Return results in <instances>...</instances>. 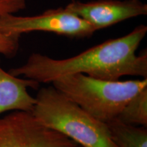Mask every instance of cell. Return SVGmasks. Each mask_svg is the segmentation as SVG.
Instances as JSON below:
<instances>
[{
    "instance_id": "obj_1",
    "label": "cell",
    "mask_w": 147,
    "mask_h": 147,
    "mask_svg": "<svg viewBox=\"0 0 147 147\" xmlns=\"http://www.w3.org/2000/svg\"><path fill=\"white\" fill-rule=\"evenodd\" d=\"M146 32V25H140L125 36L108 40L63 59L34 53L24 65L11 69L9 72L39 83L52 82L61 77L75 74L107 80H118L124 76L147 78L146 51L136 55Z\"/></svg>"
},
{
    "instance_id": "obj_2",
    "label": "cell",
    "mask_w": 147,
    "mask_h": 147,
    "mask_svg": "<svg viewBox=\"0 0 147 147\" xmlns=\"http://www.w3.org/2000/svg\"><path fill=\"white\" fill-rule=\"evenodd\" d=\"M32 114L47 127L83 147H117L107 124L92 117L53 86L38 91Z\"/></svg>"
},
{
    "instance_id": "obj_3",
    "label": "cell",
    "mask_w": 147,
    "mask_h": 147,
    "mask_svg": "<svg viewBox=\"0 0 147 147\" xmlns=\"http://www.w3.org/2000/svg\"><path fill=\"white\" fill-rule=\"evenodd\" d=\"M51 83L92 117L108 123L117 118L132 97L147 88V78L120 81L75 74Z\"/></svg>"
},
{
    "instance_id": "obj_4",
    "label": "cell",
    "mask_w": 147,
    "mask_h": 147,
    "mask_svg": "<svg viewBox=\"0 0 147 147\" xmlns=\"http://www.w3.org/2000/svg\"><path fill=\"white\" fill-rule=\"evenodd\" d=\"M0 30L20 35L32 32H47L74 38L91 37L96 29L65 8L49 9L39 15L0 16Z\"/></svg>"
},
{
    "instance_id": "obj_5",
    "label": "cell",
    "mask_w": 147,
    "mask_h": 147,
    "mask_svg": "<svg viewBox=\"0 0 147 147\" xmlns=\"http://www.w3.org/2000/svg\"><path fill=\"white\" fill-rule=\"evenodd\" d=\"M77 144L42 124L32 112L0 117V147H73Z\"/></svg>"
},
{
    "instance_id": "obj_6",
    "label": "cell",
    "mask_w": 147,
    "mask_h": 147,
    "mask_svg": "<svg viewBox=\"0 0 147 147\" xmlns=\"http://www.w3.org/2000/svg\"><path fill=\"white\" fill-rule=\"evenodd\" d=\"M65 8L91 24L97 31L147 14V5L140 0H95L87 2L72 0Z\"/></svg>"
},
{
    "instance_id": "obj_7",
    "label": "cell",
    "mask_w": 147,
    "mask_h": 147,
    "mask_svg": "<svg viewBox=\"0 0 147 147\" xmlns=\"http://www.w3.org/2000/svg\"><path fill=\"white\" fill-rule=\"evenodd\" d=\"M39 84L32 79L13 76L0 65V115L15 110L32 112L36 99L30 95L27 88L36 89Z\"/></svg>"
},
{
    "instance_id": "obj_8",
    "label": "cell",
    "mask_w": 147,
    "mask_h": 147,
    "mask_svg": "<svg viewBox=\"0 0 147 147\" xmlns=\"http://www.w3.org/2000/svg\"><path fill=\"white\" fill-rule=\"evenodd\" d=\"M106 124L112 141L117 147H147L146 127H136L117 119Z\"/></svg>"
},
{
    "instance_id": "obj_9",
    "label": "cell",
    "mask_w": 147,
    "mask_h": 147,
    "mask_svg": "<svg viewBox=\"0 0 147 147\" xmlns=\"http://www.w3.org/2000/svg\"><path fill=\"white\" fill-rule=\"evenodd\" d=\"M117 119L127 124L147 127V88L127 103Z\"/></svg>"
},
{
    "instance_id": "obj_10",
    "label": "cell",
    "mask_w": 147,
    "mask_h": 147,
    "mask_svg": "<svg viewBox=\"0 0 147 147\" xmlns=\"http://www.w3.org/2000/svg\"><path fill=\"white\" fill-rule=\"evenodd\" d=\"M20 38V35L8 34L0 30V54L7 57L15 56L19 48Z\"/></svg>"
},
{
    "instance_id": "obj_11",
    "label": "cell",
    "mask_w": 147,
    "mask_h": 147,
    "mask_svg": "<svg viewBox=\"0 0 147 147\" xmlns=\"http://www.w3.org/2000/svg\"><path fill=\"white\" fill-rule=\"evenodd\" d=\"M26 0H0V16L14 14L26 8Z\"/></svg>"
},
{
    "instance_id": "obj_12",
    "label": "cell",
    "mask_w": 147,
    "mask_h": 147,
    "mask_svg": "<svg viewBox=\"0 0 147 147\" xmlns=\"http://www.w3.org/2000/svg\"><path fill=\"white\" fill-rule=\"evenodd\" d=\"M73 147H83V146H80V145H79V144H77L76 145V146H73Z\"/></svg>"
}]
</instances>
